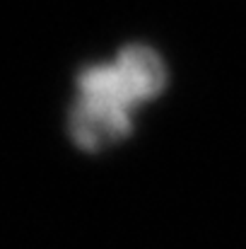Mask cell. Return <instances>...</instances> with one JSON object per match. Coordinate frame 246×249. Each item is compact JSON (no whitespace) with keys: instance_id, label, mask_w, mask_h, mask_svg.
I'll list each match as a JSON object with an SVG mask.
<instances>
[{"instance_id":"1","label":"cell","mask_w":246,"mask_h":249,"mask_svg":"<svg viewBox=\"0 0 246 249\" xmlns=\"http://www.w3.org/2000/svg\"><path fill=\"white\" fill-rule=\"evenodd\" d=\"M169 83L164 56L150 44L131 41L114 56L84 63L68 104V136L84 153H101L135 131L138 114L162 97Z\"/></svg>"}]
</instances>
